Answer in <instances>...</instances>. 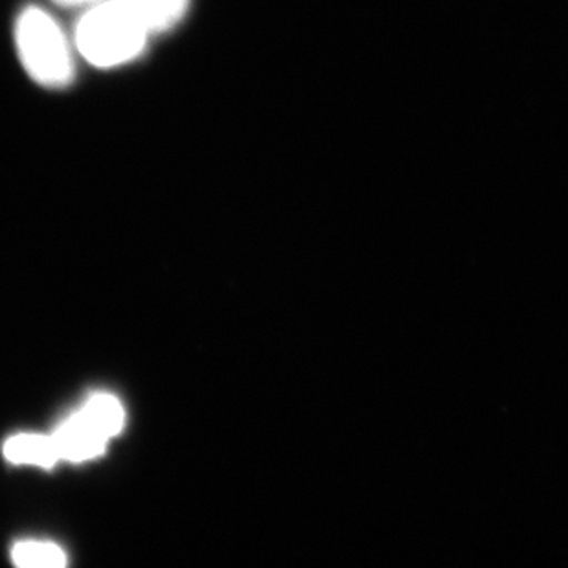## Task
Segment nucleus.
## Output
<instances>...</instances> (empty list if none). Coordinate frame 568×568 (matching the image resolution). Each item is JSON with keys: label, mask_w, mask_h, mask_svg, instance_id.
Segmentation results:
<instances>
[{"label": "nucleus", "mask_w": 568, "mask_h": 568, "mask_svg": "<svg viewBox=\"0 0 568 568\" xmlns=\"http://www.w3.org/2000/svg\"><path fill=\"white\" fill-rule=\"evenodd\" d=\"M153 36L129 0L89 6L75 22V52L97 69H119L144 54Z\"/></svg>", "instance_id": "f257e3e1"}, {"label": "nucleus", "mask_w": 568, "mask_h": 568, "mask_svg": "<svg viewBox=\"0 0 568 568\" xmlns=\"http://www.w3.org/2000/svg\"><path fill=\"white\" fill-rule=\"evenodd\" d=\"M19 60L38 85L64 89L74 83V39L41 6H27L16 21Z\"/></svg>", "instance_id": "f03ea898"}, {"label": "nucleus", "mask_w": 568, "mask_h": 568, "mask_svg": "<svg viewBox=\"0 0 568 568\" xmlns=\"http://www.w3.org/2000/svg\"><path fill=\"white\" fill-rule=\"evenodd\" d=\"M52 438H54L61 458L74 462L89 460V458L102 455L105 442H108V438H103L100 433L92 429L80 414H74L72 418L67 419L60 429L55 430Z\"/></svg>", "instance_id": "7ed1b4c3"}, {"label": "nucleus", "mask_w": 568, "mask_h": 568, "mask_svg": "<svg viewBox=\"0 0 568 568\" xmlns=\"http://www.w3.org/2000/svg\"><path fill=\"white\" fill-rule=\"evenodd\" d=\"M4 455L13 464H36L50 467L60 460L61 456L52 436L21 435L6 442Z\"/></svg>", "instance_id": "20e7f679"}, {"label": "nucleus", "mask_w": 568, "mask_h": 568, "mask_svg": "<svg viewBox=\"0 0 568 568\" xmlns=\"http://www.w3.org/2000/svg\"><path fill=\"white\" fill-rule=\"evenodd\" d=\"M139 11L151 33H166L183 22L190 10V0H129Z\"/></svg>", "instance_id": "39448f33"}, {"label": "nucleus", "mask_w": 568, "mask_h": 568, "mask_svg": "<svg viewBox=\"0 0 568 568\" xmlns=\"http://www.w3.org/2000/svg\"><path fill=\"white\" fill-rule=\"evenodd\" d=\"M78 414L108 440L111 436L119 435L124 425V410L120 407L119 399L113 396L91 397Z\"/></svg>", "instance_id": "423d86ee"}, {"label": "nucleus", "mask_w": 568, "mask_h": 568, "mask_svg": "<svg viewBox=\"0 0 568 568\" xmlns=\"http://www.w3.org/2000/svg\"><path fill=\"white\" fill-rule=\"evenodd\" d=\"M11 558L19 567L60 568L67 564L63 550L52 542H17Z\"/></svg>", "instance_id": "0eeeda50"}, {"label": "nucleus", "mask_w": 568, "mask_h": 568, "mask_svg": "<svg viewBox=\"0 0 568 568\" xmlns=\"http://www.w3.org/2000/svg\"><path fill=\"white\" fill-rule=\"evenodd\" d=\"M55 4L67 6V8H89V6L102 2V0H54Z\"/></svg>", "instance_id": "6e6552de"}]
</instances>
